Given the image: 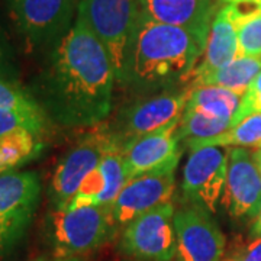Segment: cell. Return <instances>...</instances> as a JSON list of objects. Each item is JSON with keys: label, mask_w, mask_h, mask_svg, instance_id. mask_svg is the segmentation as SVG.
Masks as SVG:
<instances>
[{"label": "cell", "mask_w": 261, "mask_h": 261, "mask_svg": "<svg viewBox=\"0 0 261 261\" xmlns=\"http://www.w3.org/2000/svg\"><path fill=\"white\" fill-rule=\"evenodd\" d=\"M142 15L189 31L206 47L214 22V0H138Z\"/></svg>", "instance_id": "14"}, {"label": "cell", "mask_w": 261, "mask_h": 261, "mask_svg": "<svg viewBox=\"0 0 261 261\" xmlns=\"http://www.w3.org/2000/svg\"><path fill=\"white\" fill-rule=\"evenodd\" d=\"M261 71V57L240 56L232 63L193 82V87L219 86L244 96L251 82Z\"/></svg>", "instance_id": "19"}, {"label": "cell", "mask_w": 261, "mask_h": 261, "mask_svg": "<svg viewBox=\"0 0 261 261\" xmlns=\"http://www.w3.org/2000/svg\"><path fill=\"white\" fill-rule=\"evenodd\" d=\"M174 173L176 170L159 171L128 180L111 205L116 226H125L137 216L170 203L176 187Z\"/></svg>", "instance_id": "13"}, {"label": "cell", "mask_w": 261, "mask_h": 261, "mask_svg": "<svg viewBox=\"0 0 261 261\" xmlns=\"http://www.w3.org/2000/svg\"><path fill=\"white\" fill-rule=\"evenodd\" d=\"M237 32L240 56L261 57V15L243 23Z\"/></svg>", "instance_id": "24"}, {"label": "cell", "mask_w": 261, "mask_h": 261, "mask_svg": "<svg viewBox=\"0 0 261 261\" xmlns=\"http://www.w3.org/2000/svg\"><path fill=\"white\" fill-rule=\"evenodd\" d=\"M174 228L177 261H221L225 254V237L200 206L176 211Z\"/></svg>", "instance_id": "12"}, {"label": "cell", "mask_w": 261, "mask_h": 261, "mask_svg": "<svg viewBox=\"0 0 261 261\" xmlns=\"http://www.w3.org/2000/svg\"><path fill=\"white\" fill-rule=\"evenodd\" d=\"M18 129H28L39 137L45 129V118L31 116L9 108H0V138Z\"/></svg>", "instance_id": "23"}, {"label": "cell", "mask_w": 261, "mask_h": 261, "mask_svg": "<svg viewBox=\"0 0 261 261\" xmlns=\"http://www.w3.org/2000/svg\"><path fill=\"white\" fill-rule=\"evenodd\" d=\"M203 51L205 45L189 31L141 13L130 49L128 80L154 86L186 79Z\"/></svg>", "instance_id": "2"}, {"label": "cell", "mask_w": 261, "mask_h": 261, "mask_svg": "<svg viewBox=\"0 0 261 261\" xmlns=\"http://www.w3.org/2000/svg\"><path fill=\"white\" fill-rule=\"evenodd\" d=\"M174 214V205L170 202L137 216L125 225L121 238L122 251L140 260H173L177 250Z\"/></svg>", "instance_id": "7"}, {"label": "cell", "mask_w": 261, "mask_h": 261, "mask_svg": "<svg viewBox=\"0 0 261 261\" xmlns=\"http://www.w3.org/2000/svg\"><path fill=\"white\" fill-rule=\"evenodd\" d=\"M222 261H261V237L254 238Z\"/></svg>", "instance_id": "27"}, {"label": "cell", "mask_w": 261, "mask_h": 261, "mask_svg": "<svg viewBox=\"0 0 261 261\" xmlns=\"http://www.w3.org/2000/svg\"><path fill=\"white\" fill-rule=\"evenodd\" d=\"M0 108H9L31 116L45 118L42 106L16 84L0 79Z\"/></svg>", "instance_id": "22"}, {"label": "cell", "mask_w": 261, "mask_h": 261, "mask_svg": "<svg viewBox=\"0 0 261 261\" xmlns=\"http://www.w3.org/2000/svg\"><path fill=\"white\" fill-rule=\"evenodd\" d=\"M257 154H258V163H260V167H261V149H257Z\"/></svg>", "instance_id": "31"}, {"label": "cell", "mask_w": 261, "mask_h": 261, "mask_svg": "<svg viewBox=\"0 0 261 261\" xmlns=\"http://www.w3.org/2000/svg\"><path fill=\"white\" fill-rule=\"evenodd\" d=\"M13 74H15V68H13L12 63H10L8 47H6V44L3 41V37L0 34V79L12 83Z\"/></svg>", "instance_id": "28"}, {"label": "cell", "mask_w": 261, "mask_h": 261, "mask_svg": "<svg viewBox=\"0 0 261 261\" xmlns=\"http://www.w3.org/2000/svg\"><path fill=\"white\" fill-rule=\"evenodd\" d=\"M190 149L183 170V196L211 214L222 200L228 171V151L224 147L214 145Z\"/></svg>", "instance_id": "9"}, {"label": "cell", "mask_w": 261, "mask_h": 261, "mask_svg": "<svg viewBox=\"0 0 261 261\" xmlns=\"http://www.w3.org/2000/svg\"><path fill=\"white\" fill-rule=\"evenodd\" d=\"M221 203L233 218H255L261 209V167L257 149H228V171Z\"/></svg>", "instance_id": "10"}, {"label": "cell", "mask_w": 261, "mask_h": 261, "mask_svg": "<svg viewBox=\"0 0 261 261\" xmlns=\"http://www.w3.org/2000/svg\"><path fill=\"white\" fill-rule=\"evenodd\" d=\"M190 148L197 147H238V148L261 149V112H255L245 116L243 121L225 130L224 134L211 140L197 141L187 144Z\"/></svg>", "instance_id": "21"}, {"label": "cell", "mask_w": 261, "mask_h": 261, "mask_svg": "<svg viewBox=\"0 0 261 261\" xmlns=\"http://www.w3.org/2000/svg\"><path fill=\"white\" fill-rule=\"evenodd\" d=\"M255 112H261V71L252 80L250 87L247 89V92L243 96L241 106H240V111L235 116L233 125H237L238 122L243 121L245 116Z\"/></svg>", "instance_id": "26"}, {"label": "cell", "mask_w": 261, "mask_h": 261, "mask_svg": "<svg viewBox=\"0 0 261 261\" xmlns=\"http://www.w3.org/2000/svg\"><path fill=\"white\" fill-rule=\"evenodd\" d=\"M240 57V44H238V32L231 22L225 8L218 10L215 15L212 28L206 41V47L202 54V61L196 65L189 77H192V83L212 74L214 71L222 68L235 58Z\"/></svg>", "instance_id": "17"}, {"label": "cell", "mask_w": 261, "mask_h": 261, "mask_svg": "<svg viewBox=\"0 0 261 261\" xmlns=\"http://www.w3.org/2000/svg\"><path fill=\"white\" fill-rule=\"evenodd\" d=\"M187 100V92L159 94L132 106L123 116V132L128 138L126 141L163 129L170 123L180 121Z\"/></svg>", "instance_id": "16"}, {"label": "cell", "mask_w": 261, "mask_h": 261, "mask_svg": "<svg viewBox=\"0 0 261 261\" xmlns=\"http://www.w3.org/2000/svg\"><path fill=\"white\" fill-rule=\"evenodd\" d=\"M224 2H226V3H233V2H240V0H224ZM255 2H260L261 3V0H255Z\"/></svg>", "instance_id": "32"}, {"label": "cell", "mask_w": 261, "mask_h": 261, "mask_svg": "<svg viewBox=\"0 0 261 261\" xmlns=\"http://www.w3.org/2000/svg\"><path fill=\"white\" fill-rule=\"evenodd\" d=\"M126 181L123 151L118 140L106 151L99 167L84 178L74 199L67 206L112 205Z\"/></svg>", "instance_id": "15"}, {"label": "cell", "mask_w": 261, "mask_h": 261, "mask_svg": "<svg viewBox=\"0 0 261 261\" xmlns=\"http://www.w3.org/2000/svg\"><path fill=\"white\" fill-rule=\"evenodd\" d=\"M41 180L35 171L0 174V258L22 240L37 212Z\"/></svg>", "instance_id": "5"}, {"label": "cell", "mask_w": 261, "mask_h": 261, "mask_svg": "<svg viewBox=\"0 0 261 261\" xmlns=\"http://www.w3.org/2000/svg\"><path fill=\"white\" fill-rule=\"evenodd\" d=\"M225 10L231 22L235 25V28L238 29L243 23L261 15V3L255 0H240V2L228 3L225 6Z\"/></svg>", "instance_id": "25"}, {"label": "cell", "mask_w": 261, "mask_h": 261, "mask_svg": "<svg viewBox=\"0 0 261 261\" xmlns=\"http://www.w3.org/2000/svg\"><path fill=\"white\" fill-rule=\"evenodd\" d=\"M178 123L173 122L163 129L142 135L122 144L126 178L140 177L149 173L173 171L181 157Z\"/></svg>", "instance_id": "11"}, {"label": "cell", "mask_w": 261, "mask_h": 261, "mask_svg": "<svg viewBox=\"0 0 261 261\" xmlns=\"http://www.w3.org/2000/svg\"><path fill=\"white\" fill-rule=\"evenodd\" d=\"M116 229L111 205L53 207L48 240L53 257L73 258L93 251L112 238Z\"/></svg>", "instance_id": "3"}, {"label": "cell", "mask_w": 261, "mask_h": 261, "mask_svg": "<svg viewBox=\"0 0 261 261\" xmlns=\"http://www.w3.org/2000/svg\"><path fill=\"white\" fill-rule=\"evenodd\" d=\"M251 235L254 238L261 237V209L260 212L257 214V216L254 218V222L251 225Z\"/></svg>", "instance_id": "29"}, {"label": "cell", "mask_w": 261, "mask_h": 261, "mask_svg": "<svg viewBox=\"0 0 261 261\" xmlns=\"http://www.w3.org/2000/svg\"><path fill=\"white\" fill-rule=\"evenodd\" d=\"M79 0H8L10 18L31 48L56 45L71 28Z\"/></svg>", "instance_id": "6"}, {"label": "cell", "mask_w": 261, "mask_h": 261, "mask_svg": "<svg viewBox=\"0 0 261 261\" xmlns=\"http://www.w3.org/2000/svg\"><path fill=\"white\" fill-rule=\"evenodd\" d=\"M44 148L39 137L28 129H18L0 138V174L16 171V168L37 159Z\"/></svg>", "instance_id": "20"}, {"label": "cell", "mask_w": 261, "mask_h": 261, "mask_svg": "<svg viewBox=\"0 0 261 261\" xmlns=\"http://www.w3.org/2000/svg\"><path fill=\"white\" fill-rule=\"evenodd\" d=\"M115 68L102 41L77 9L73 27L53 47L39 80L48 112L67 126H90L112 108Z\"/></svg>", "instance_id": "1"}, {"label": "cell", "mask_w": 261, "mask_h": 261, "mask_svg": "<svg viewBox=\"0 0 261 261\" xmlns=\"http://www.w3.org/2000/svg\"><path fill=\"white\" fill-rule=\"evenodd\" d=\"M243 96L219 86H199L189 93L186 109L203 113L206 116L226 122L233 126Z\"/></svg>", "instance_id": "18"}, {"label": "cell", "mask_w": 261, "mask_h": 261, "mask_svg": "<svg viewBox=\"0 0 261 261\" xmlns=\"http://www.w3.org/2000/svg\"><path fill=\"white\" fill-rule=\"evenodd\" d=\"M34 261H84L82 257H73V258H57V257H51V258H48V257H39L37 260Z\"/></svg>", "instance_id": "30"}, {"label": "cell", "mask_w": 261, "mask_h": 261, "mask_svg": "<svg viewBox=\"0 0 261 261\" xmlns=\"http://www.w3.org/2000/svg\"><path fill=\"white\" fill-rule=\"evenodd\" d=\"M79 12L108 49L116 79L125 83L141 12L137 0H80Z\"/></svg>", "instance_id": "4"}, {"label": "cell", "mask_w": 261, "mask_h": 261, "mask_svg": "<svg viewBox=\"0 0 261 261\" xmlns=\"http://www.w3.org/2000/svg\"><path fill=\"white\" fill-rule=\"evenodd\" d=\"M116 141L118 138L105 130H93L65 154L51 178L49 195L54 207L67 206L74 199L84 178L99 167L103 155Z\"/></svg>", "instance_id": "8"}]
</instances>
